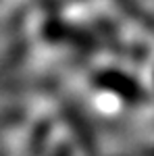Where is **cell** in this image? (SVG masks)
I'll use <instances>...</instances> for the list:
<instances>
[{
  "mask_svg": "<svg viewBox=\"0 0 154 156\" xmlns=\"http://www.w3.org/2000/svg\"><path fill=\"white\" fill-rule=\"evenodd\" d=\"M152 156H154V152H152Z\"/></svg>",
  "mask_w": 154,
  "mask_h": 156,
  "instance_id": "obj_7",
  "label": "cell"
},
{
  "mask_svg": "<svg viewBox=\"0 0 154 156\" xmlns=\"http://www.w3.org/2000/svg\"><path fill=\"white\" fill-rule=\"evenodd\" d=\"M44 2L48 4V9H50V11H54V9H56V0H44Z\"/></svg>",
  "mask_w": 154,
  "mask_h": 156,
  "instance_id": "obj_6",
  "label": "cell"
},
{
  "mask_svg": "<svg viewBox=\"0 0 154 156\" xmlns=\"http://www.w3.org/2000/svg\"><path fill=\"white\" fill-rule=\"evenodd\" d=\"M115 2H117V6L125 12L129 19L138 21V23L144 25L150 34H154V15L146 11L138 0H115Z\"/></svg>",
  "mask_w": 154,
  "mask_h": 156,
  "instance_id": "obj_4",
  "label": "cell"
},
{
  "mask_svg": "<svg viewBox=\"0 0 154 156\" xmlns=\"http://www.w3.org/2000/svg\"><path fill=\"white\" fill-rule=\"evenodd\" d=\"M65 117L69 121V125L73 127V133H75L77 142L81 144V148L85 152L94 154L96 152V135L92 131V127H90V123L85 121V117L75 106H69V104L65 106Z\"/></svg>",
  "mask_w": 154,
  "mask_h": 156,
  "instance_id": "obj_3",
  "label": "cell"
},
{
  "mask_svg": "<svg viewBox=\"0 0 154 156\" xmlns=\"http://www.w3.org/2000/svg\"><path fill=\"white\" fill-rule=\"evenodd\" d=\"M94 83L104 90V92H110L119 96L121 100L129 102V104H135V102H142L146 94H144V87L131 75L119 71V69H104V71L96 73Z\"/></svg>",
  "mask_w": 154,
  "mask_h": 156,
  "instance_id": "obj_1",
  "label": "cell"
},
{
  "mask_svg": "<svg viewBox=\"0 0 154 156\" xmlns=\"http://www.w3.org/2000/svg\"><path fill=\"white\" fill-rule=\"evenodd\" d=\"M44 36L52 42H73L75 46H79L83 50H94L96 40L90 31L73 27L69 23H63L60 19H50L44 27Z\"/></svg>",
  "mask_w": 154,
  "mask_h": 156,
  "instance_id": "obj_2",
  "label": "cell"
},
{
  "mask_svg": "<svg viewBox=\"0 0 154 156\" xmlns=\"http://www.w3.org/2000/svg\"><path fill=\"white\" fill-rule=\"evenodd\" d=\"M54 156H71V150H69V146H60L59 150L54 152Z\"/></svg>",
  "mask_w": 154,
  "mask_h": 156,
  "instance_id": "obj_5",
  "label": "cell"
}]
</instances>
